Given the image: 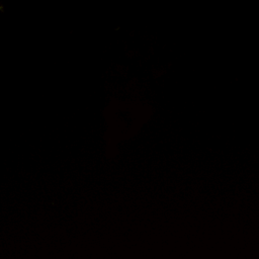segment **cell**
I'll return each instance as SVG.
<instances>
[{
  "mask_svg": "<svg viewBox=\"0 0 259 259\" xmlns=\"http://www.w3.org/2000/svg\"><path fill=\"white\" fill-rule=\"evenodd\" d=\"M2 10H3V6L0 4V13H1V11H2Z\"/></svg>",
  "mask_w": 259,
  "mask_h": 259,
  "instance_id": "cell-1",
  "label": "cell"
}]
</instances>
